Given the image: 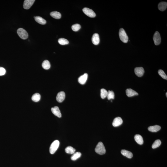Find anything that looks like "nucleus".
I'll list each match as a JSON object with an SVG mask.
<instances>
[{
	"instance_id": "nucleus-5",
	"label": "nucleus",
	"mask_w": 167,
	"mask_h": 167,
	"mask_svg": "<svg viewBox=\"0 0 167 167\" xmlns=\"http://www.w3.org/2000/svg\"><path fill=\"white\" fill-rule=\"evenodd\" d=\"M82 10L84 13L89 17L94 18L96 16L95 13L94 11L90 8H83Z\"/></svg>"
},
{
	"instance_id": "nucleus-8",
	"label": "nucleus",
	"mask_w": 167,
	"mask_h": 167,
	"mask_svg": "<svg viewBox=\"0 0 167 167\" xmlns=\"http://www.w3.org/2000/svg\"><path fill=\"white\" fill-rule=\"evenodd\" d=\"M135 73L137 76L139 77H141L144 74V71L143 67H137L135 68Z\"/></svg>"
},
{
	"instance_id": "nucleus-15",
	"label": "nucleus",
	"mask_w": 167,
	"mask_h": 167,
	"mask_svg": "<svg viewBox=\"0 0 167 167\" xmlns=\"http://www.w3.org/2000/svg\"><path fill=\"white\" fill-rule=\"evenodd\" d=\"M121 152L122 155L126 156L128 158H131L133 157V154L132 153L128 150H122Z\"/></svg>"
},
{
	"instance_id": "nucleus-12",
	"label": "nucleus",
	"mask_w": 167,
	"mask_h": 167,
	"mask_svg": "<svg viewBox=\"0 0 167 167\" xmlns=\"http://www.w3.org/2000/svg\"><path fill=\"white\" fill-rule=\"evenodd\" d=\"M122 118L120 117H117L114 119L112 123L113 126L115 127L119 126L122 124Z\"/></svg>"
},
{
	"instance_id": "nucleus-16",
	"label": "nucleus",
	"mask_w": 167,
	"mask_h": 167,
	"mask_svg": "<svg viewBox=\"0 0 167 167\" xmlns=\"http://www.w3.org/2000/svg\"><path fill=\"white\" fill-rule=\"evenodd\" d=\"M158 7L159 10L161 11H165L167 7V3L162 2L158 4Z\"/></svg>"
},
{
	"instance_id": "nucleus-29",
	"label": "nucleus",
	"mask_w": 167,
	"mask_h": 167,
	"mask_svg": "<svg viewBox=\"0 0 167 167\" xmlns=\"http://www.w3.org/2000/svg\"><path fill=\"white\" fill-rule=\"evenodd\" d=\"M158 74L161 77L165 80H167V76L163 70L160 69L158 71Z\"/></svg>"
},
{
	"instance_id": "nucleus-4",
	"label": "nucleus",
	"mask_w": 167,
	"mask_h": 167,
	"mask_svg": "<svg viewBox=\"0 0 167 167\" xmlns=\"http://www.w3.org/2000/svg\"><path fill=\"white\" fill-rule=\"evenodd\" d=\"M17 33L20 38L26 39L28 37V34L26 30L22 28H19L17 30Z\"/></svg>"
},
{
	"instance_id": "nucleus-9",
	"label": "nucleus",
	"mask_w": 167,
	"mask_h": 167,
	"mask_svg": "<svg viewBox=\"0 0 167 167\" xmlns=\"http://www.w3.org/2000/svg\"><path fill=\"white\" fill-rule=\"evenodd\" d=\"M65 94L63 91H61L58 93L57 94L56 99L58 102H62L65 100Z\"/></svg>"
},
{
	"instance_id": "nucleus-14",
	"label": "nucleus",
	"mask_w": 167,
	"mask_h": 167,
	"mask_svg": "<svg viewBox=\"0 0 167 167\" xmlns=\"http://www.w3.org/2000/svg\"><path fill=\"white\" fill-rule=\"evenodd\" d=\"M126 94L129 97H131L138 95L137 92L131 89H128L126 90Z\"/></svg>"
},
{
	"instance_id": "nucleus-20",
	"label": "nucleus",
	"mask_w": 167,
	"mask_h": 167,
	"mask_svg": "<svg viewBox=\"0 0 167 167\" xmlns=\"http://www.w3.org/2000/svg\"><path fill=\"white\" fill-rule=\"evenodd\" d=\"M50 15L54 18L58 19L61 18V15L60 12L57 11H53L50 13Z\"/></svg>"
},
{
	"instance_id": "nucleus-32",
	"label": "nucleus",
	"mask_w": 167,
	"mask_h": 167,
	"mask_svg": "<svg viewBox=\"0 0 167 167\" xmlns=\"http://www.w3.org/2000/svg\"><path fill=\"white\" fill-rule=\"evenodd\" d=\"M166 97H167V93H166Z\"/></svg>"
},
{
	"instance_id": "nucleus-22",
	"label": "nucleus",
	"mask_w": 167,
	"mask_h": 167,
	"mask_svg": "<svg viewBox=\"0 0 167 167\" xmlns=\"http://www.w3.org/2000/svg\"><path fill=\"white\" fill-rule=\"evenodd\" d=\"M43 68L45 69L48 70L51 67V65L49 61L48 60H44L42 64Z\"/></svg>"
},
{
	"instance_id": "nucleus-11",
	"label": "nucleus",
	"mask_w": 167,
	"mask_h": 167,
	"mask_svg": "<svg viewBox=\"0 0 167 167\" xmlns=\"http://www.w3.org/2000/svg\"><path fill=\"white\" fill-rule=\"evenodd\" d=\"M92 42L95 45H97L100 42L99 36L98 33H94L92 38Z\"/></svg>"
},
{
	"instance_id": "nucleus-23",
	"label": "nucleus",
	"mask_w": 167,
	"mask_h": 167,
	"mask_svg": "<svg viewBox=\"0 0 167 167\" xmlns=\"http://www.w3.org/2000/svg\"><path fill=\"white\" fill-rule=\"evenodd\" d=\"M41 99V95L38 93H36L33 94L32 97V99L34 102H38Z\"/></svg>"
},
{
	"instance_id": "nucleus-30",
	"label": "nucleus",
	"mask_w": 167,
	"mask_h": 167,
	"mask_svg": "<svg viewBox=\"0 0 167 167\" xmlns=\"http://www.w3.org/2000/svg\"><path fill=\"white\" fill-rule=\"evenodd\" d=\"M81 28V26L80 25L76 24L72 25V30L74 31H78Z\"/></svg>"
},
{
	"instance_id": "nucleus-13",
	"label": "nucleus",
	"mask_w": 167,
	"mask_h": 167,
	"mask_svg": "<svg viewBox=\"0 0 167 167\" xmlns=\"http://www.w3.org/2000/svg\"><path fill=\"white\" fill-rule=\"evenodd\" d=\"M88 75L87 73H85L84 74L80 76L78 79L79 82L81 85L85 84L87 81Z\"/></svg>"
},
{
	"instance_id": "nucleus-2",
	"label": "nucleus",
	"mask_w": 167,
	"mask_h": 167,
	"mask_svg": "<svg viewBox=\"0 0 167 167\" xmlns=\"http://www.w3.org/2000/svg\"><path fill=\"white\" fill-rule=\"evenodd\" d=\"M119 35L120 39L122 42L124 43H127L129 40L127 34L123 29H120L119 32Z\"/></svg>"
},
{
	"instance_id": "nucleus-25",
	"label": "nucleus",
	"mask_w": 167,
	"mask_h": 167,
	"mask_svg": "<svg viewBox=\"0 0 167 167\" xmlns=\"http://www.w3.org/2000/svg\"><path fill=\"white\" fill-rule=\"evenodd\" d=\"M58 43L61 45H64L69 44V41L66 39L60 38L58 40Z\"/></svg>"
},
{
	"instance_id": "nucleus-27",
	"label": "nucleus",
	"mask_w": 167,
	"mask_h": 167,
	"mask_svg": "<svg viewBox=\"0 0 167 167\" xmlns=\"http://www.w3.org/2000/svg\"><path fill=\"white\" fill-rule=\"evenodd\" d=\"M108 92L104 89H101V97L102 99H104L107 96Z\"/></svg>"
},
{
	"instance_id": "nucleus-31",
	"label": "nucleus",
	"mask_w": 167,
	"mask_h": 167,
	"mask_svg": "<svg viewBox=\"0 0 167 167\" xmlns=\"http://www.w3.org/2000/svg\"><path fill=\"white\" fill-rule=\"evenodd\" d=\"M6 72L5 69L4 68L0 67V76H3L5 74Z\"/></svg>"
},
{
	"instance_id": "nucleus-6",
	"label": "nucleus",
	"mask_w": 167,
	"mask_h": 167,
	"mask_svg": "<svg viewBox=\"0 0 167 167\" xmlns=\"http://www.w3.org/2000/svg\"><path fill=\"white\" fill-rule=\"evenodd\" d=\"M153 40L154 44L156 45H158L161 43V37L158 31H156L153 37Z\"/></svg>"
},
{
	"instance_id": "nucleus-18",
	"label": "nucleus",
	"mask_w": 167,
	"mask_h": 167,
	"mask_svg": "<svg viewBox=\"0 0 167 167\" xmlns=\"http://www.w3.org/2000/svg\"><path fill=\"white\" fill-rule=\"evenodd\" d=\"M134 139L136 141L138 144L141 145L143 144L144 142L143 138L142 136L139 134L136 135L135 136Z\"/></svg>"
},
{
	"instance_id": "nucleus-7",
	"label": "nucleus",
	"mask_w": 167,
	"mask_h": 167,
	"mask_svg": "<svg viewBox=\"0 0 167 167\" xmlns=\"http://www.w3.org/2000/svg\"><path fill=\"white\" fill-rule=\"evenodd\" d=\"M35 1L34 0H25L23 4V8L26 9H29L31 7Z\"/></svg>"
},
{
	"instance_id": "nucleus-26",
	"label": "nucleus",
	"mask_w": 167,
	"mask_h": 167,
	"mask_svg": "<svg viewBox=\"0 0 167 167\" xmlns=\"http://www.w3.org/2000/svg\"><path fill=\"white\" fill-rule=\"evenodd\" d=\"M161 144V141L160 140H156L152 145V148L153 149L157 148L159 147Z\"/></svg>"
},
{
	"instance_id": "nucleus-17",
	"label": "nucleus",
	"mask_w": 167,
	"mask_h": 167,
	"mask_svg": "<svg viewBox=\"0 0 167 167\" xmlns=\"http://www.w3.org/2000/svg\"><path fill=\"white\" fill-rule=\"evenodd\" d=\"M161 127L158 125H154V126H150L148 128V130L150 132H156L160 130Z\"/></svg>"
},
{
	"instance_id": "nucleus-28",
	"label": "nucleus",
	"mask_w": 167,
	"mask_h": 167,
	"mask_svg": "<svg viewBox=\"0 0 167 167\" xmlns=\"http://www.w3.org/2000/svg\"><path fill=\"white\" fill-rule=\"evenodd\" d=\"M108 99L109 100L111 99H114L115 98V94L114 92L112 91L109 90L108 92V95H107Z\"/></svg>"
},
{
	"instance_id": "nucleus-21",
	"label": "nucleus",
	"mask_w": 167,
	"mask_h": 167,
	"mask_svg": "<svg viewBox=\"0 0 167 167\" xmlns=\"http://www.w3.org/2000/svg\"><path fill=\"white\" fill-rule=\"evenodd\" d=\"M65 152L68 154H73L76 151V150L71 146H69L65 149Z\"/></svg>"
},
{
	"instance_id": "nucleus-24",
	"label": "nucleus",
	"mask_w": 167,
	"mask_h": 167,
	"mask_svg": "<svg viewBox=\"0 0 167 167\" xmlns=\"http://www.w3.org/2000/svg\"><path fill=\"white\" fill-rule=\"evenodd\" d=\"M81 154L80 152H77L74 153L71 157V159L72 161H75L81 156Z\"/></svg>"
},
{
	"instance_id": "nucleus-19",
	"label": "nucleus",
	"mask_w": 167,
	"mask_h": 167,
	"mask_svg": "<svg viewBox=\"0 0 167 167\" xmlns=\"http://www.w3.org/2000/svg\"><path fill=\"white\" fill-rule=\"evenodd\" d=\"M35 19L36 22L40 24L44 25L46 23V21L41 17L36 16L34 18Z\"/></svg>"
},
{
	"instance_id": "nucleus-3",
	"label": "nucleus",
	"mask_w": 167,
	"mask_h": 167,
	"mask_svg": "<svg viewBox=\"0 0 167 167\" xmlns=\"http://www.w3.org/2000/svg\"><path fill=\"white\" fill-rule=\"evenodd\" d=\"M59 145V142L58 140L54 141L51 144L50 148V152L51 154H53L57 150Z\"/></svg>"
},
{
	"instance_id": "nucleus-10",
	"label": "nucleus",
	"mask_w": 167,
	"mask_h": 167,
	"mask_svg": "<svg viewBox=\"0 0 167 167\" xmlns=\"http://www.w3.org/2000/svg\"><path fill=\"white\" fill-rule=\"evenodd\" d=\"M51 111L53 114L58 117L61 118L62 116L60 110L58 107L55 106L51 108Z\"/></svg>"
},
{
	"instance_id": "nucleus-1",
	"label": "nucleus",
	"mask_w": 167,
	"mask_h": 167,
	"mask_svg": "<svg viewBox=\"0 0 167 167\" xmlns=\"http://www.w3.org/2000/svg\"><path fill=\"white\" fill-rule=\"evenodd\" d=\"M95 152L100 155H103L105 154L106 150L103 144L101 142H100L97 145L95 149Z\"/></svg>"
}]
</instances>
